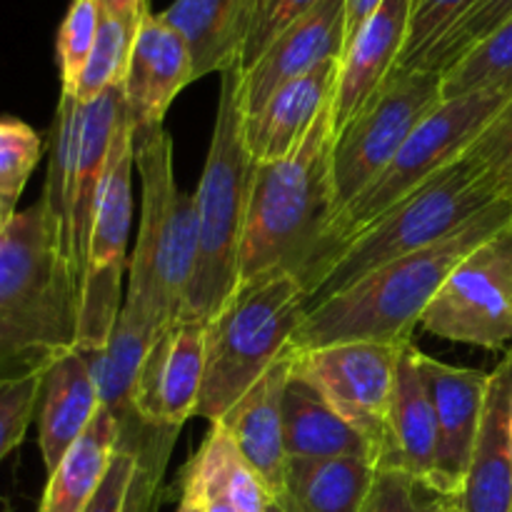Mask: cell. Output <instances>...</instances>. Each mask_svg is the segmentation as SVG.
Segmentation results:
<instances>
[{"instance_id":"cell-1","label":"cell","mask_w":512,"mask_h":512,"mask_svg":"<svg viewBox=\"0 0 512 512\" xmlns=\"http://www.w3.org/2000/svg\"><path fill=\"white\" fill-rule=\"evenodd\" d=\"M512 225V198H500L470 223L423 250L363 275L308 310L290 348L315 350L338 343H413L430 300L478 245Z\"/></svg>"},{"instance_id":"cell-2","label":"cell","mask_w":512,"mask_h":512,"mask_svg":"<svg viewBox=\"0 0 512 512\" xmlns=\"http://www.w3.org/2000/svg\"><path fill=\"white\" fill-rule=\"evenodd\" d=\"M80 348V293L43 200L0 230V378Z\"/></svg>"},{"instance_id":"cell-3","label":"cell","mask_w":512,"mask_h":512,"mask_svg":"<svg viewBox=\"0 0 512 512\" xmlns=\"http://www.w3.org/2000/svg\"><path fill=\"white\" fill-rule=\"evenodd\" d=\"M333 103L283 160L255 163L240 248V283L273 273L305 283L338 218L333 185Z\"/></svg>"},{"instance_id":"cell-4","label":"cell","mask_w":512,"mask_h":512,"mask_svg":"<svg viewBox=\"0 0 512 512\" xmlns=\"http://www.w3.org/2000/svg\"><path fill=\"white\" fill-rule=\"evenodd\" d=\"M255 160L245 140L240 68L220 73L213 138L195 198L198 255L180 320L208 325L240 285V248Z\"/></svg>"},{"instance_id":"cell-5","label":"cell","mask_w":512,"mask_h":512,"mask_svg":"<svg viewBox=\"0 0 512 512\" xmlns=\"http://www.w3.org/2000/svg\"><path fill=\"white\" fill-rule=\"evenodd\" d=\"M133 143L140 175V225L123 313L158 333L180 320L193 280L198 255L195 198L175 183L173 140L163 125H140Z\"/></svg>"},{"instance_id":"cell-6","label":"cell","mask_w":512,"mask_h":512,"mask_svg":"<svg viewBox=\"0 0 512 512\" xmlns=\"http://www.w3.org/2000/svg\"><path fill=\"white\" fill-rule=\"evenodd\" d=\"M308 290L298 275L273 273L240 283L205 325V375L198 418L220 423L278 363L305 318Z\"/></svg>"},{"instance_id":"cell-7","label":"cell","mask_w":512,"mask_h":512,"mask_svg":"<svg viewBox=\"0 0 512 512\" xmlns=\"http://www.w3.org/2000/svg\"><path fill=\"white\" fill-rule=\"evenodd\" d=\"M495 200H500V195L483 170L463 155L353 235L308 288L305 313L358 283L380 265L448 238Z\"/></svg>"},{"instance_id":"cell-8","label":"cell","mask_w":512,"mask_h":512,"mask_svg":"<svg viewBox=\"0 0 512 512\" xmlns=\"http://www.w3.org/2000/svg\"><path fill=\"white\" fill-rule=\"evenodd\" d=\"M512 100V88L478 90V93L448 98L415 128L408 143L400 148L393 163L358 195L350 200L335 218L328 240L320 250L318 260L305 278V290L323 273L325 265L338 255V250L353 235L368 228L370 223L388 213L393 205L408 198L425 180L443 173L445 168L463 158L470 145L490 128Z\"/></svg>"},{"instance_id":"cell-9","label":"cell","mask_w":512,"mask_h":512,"mask_svg":"<svg viewBox=\"0 0 512 512\" xmlns=\"http://www.w3.org/2000/svg\"><path fill=\"white\" fill-rule=\"evenodd\" d=\"M443 103V75L393 70L383 88L335 135L333 185L338 213L395 160L420 123Z\"/></svg>"},{"instance_id":"cell-10","label":"cell","mask_w":512,"mask_h":512,"mask_svg":"<svg viewBox=\"0 0 512 512\" xmlns=\"http://www.w3.org/2000/svg\"><path fill=\"white\" fill-rule=\"evenodd\" d=\"M135 125L128 113L118 125L108 168L95 205L88 263L80 285V348L95 350L108 343L123 310V275L128 268V238L133 223Z\"/></svg>"},{"instance_id":"cell-11","label":"cell","mask_w":512,"mask_h":512,"mask_svg":"<svg viewBox=\"0 0 512 512\" xmlns=\"http://www.w3.org/2000/svg\"><path fill=\"white\" fill-rule=\"evenodd\" d=\"M420 325L450 343L512 348V225L478 245L448 275Z\"/></svg>"},{"instance_id":"cell-12","label":"cell","mask_w":512,"mask_h":512,"mask_svg":"<svg viewBox=\"0 0 512 512\" xmlns=\"http://www.w3.org/2000/svg\"><path fill=\"white\" fill-rule=\"evenodd\" d=\"M405 345L338 343L315 350H293V368L378 448V463L388 445L395 375Z\"/></svg>"},{"instance_id":"cell-13","label":"cell","mask_w":512,"mask_h":512,"mask_svg":"<svg viewBox=\"0 0 512 512\" xmlns=\"http://www.w3.org/2000/svg\"><path fill=\"white\" fill-rule=\"evenodd\" d=\"M205 375V325H165L150 343L135 383L133 410L145 425L178 433L198 413Z\"/></svg>"},{"instance_id":"cell-14","label":"cell","mask_w":512,"mask_h":512,"mask_svg":"<svg viewBox=\"0 0 512 512\" xmlns=\"http://www.w3.org/2000/svg\"><path fill=\"white\" fill-rule=\"evenodd\" d=\"M418 365L438 420L433 493L458 498L483 425L490 373L455 368L418 350Z\"/></svg>"},{"instance_id":"cell-15","label":"cell","mask_w":512,"mask_h":512,"mask_svg":"<svg viewBox=\"0 0 512 512\" xmlns=\"http://www.w3.org/2000/svg\"><path fill=\"white\" fill-rule=\"evenodd\" d=\"M345 50V0H320L308 15L290 25L270 43L245 73L243 85L245 118L258 113L265 100L283 85L303 78L325 60L343 58Z\"/></svg>"},{"instance_id":"cell-16","label":"cell","mask_w":512,"mask_h":512,"mask_svg":"<svg viewBox=\"0 0 512 512\" xmlns=\"http://www.w3.org/2000/svg\"><path fill=\"white\" fill-rule=\"evenodd\" d=\"M195 83L193 58L188 43L175 28H170L160 13H145L135 33L128 73L123 78L125 113L135 128L163 125L165 113Z\"/></svg>"},{"instance_id":"cell-17","label":"cell","mask_w":512,"mask_h":512,"mask_svg":"<svg viewBox=\"0 0 512 512\" xmlns=\"http://www.w3.org/2000/svg\"><path fill=\"white\" fill-rule=\"evenodd\" d=\"M413 3L415 0H383V5L345 45L333 95L335 135L363 110V105L398 68L408 40Z\"/></svg>"},{"instance_id":"cell-18","label":"cell","mask_w":512,"mask_h":512,"mask_svg":"<svg viewBox=\"0 0 512 512\" xmlns=\"http://www.w3.org/2000/svg\"><path fill=\"white\" fill-rule=\"evenodd\" d=\"M293 348L225 413L220 428L233 440L240 458L250 465L270 498H278L285 483L288 455L283 438V395L293 373Z\"/></svg>"},{"instance_id":"cell-19","label":"cell","mask_w":512,"mask_h":512,"mask_svg":"<svg viewBox=\"0 0 512 512\" xmlns=\"http://www.w3.org/2000/svg\"><path fill=\"white\" fill-rule=\"evenodd\" d=\"M458 505L460 512H512V348L490 373L483 425Z\"/></svg>"},{"instance_id":"cell-20","label":"cell","mask_w":512,"mask_h":512,"mask_svg":"<svg viewBox=\"0 0 512 512\" xmlns=\"http://www.w3.org/2000/svg\"><path fill=\"white\" fill-rule=\"evenodd\" d=\"M338 70L340 58L325 60L303 78L283 85L265 100L258 113L245 118V140L255 163L288 158L303 143L320 110L333 103Z\"/></svg>"},{"instance_id":"cell-21","label":"cell","mask_w":512,"mask_h":512,"mask_svg":"<svg viewBox=\"0 0 512 512\" xmlns=\"http://www.w3.org/2000/svg\"><path fill=\"white\" fill-rule=\"evenodd\" d=\"M418 345L408 343L400 353L393 405L388 418V445L378 465L398 468L433 490L438 455V420L418 365Z\"/></svg>"},{"instance_id":"cell-22","label":"cell","mask_w":512,"mask_h":512,"mask_svg":"<svg viewBox=\"0 0 512 512\" xmlns=\"http://www.w3.org/2000/svg\"><path fill=\"white\" fill-rule=\"evenodd\" d=\"M100 410L98 388L83 350H70L45 368L38 400V445L45 473H53L70 445Z\"/></svg>"},{"instance_id":"cell-23","label":"cell","mask_w":512,"mask_h":512,"mask_svg":"<svg viewBox=\"0 0 512 512\" xmlns=\"http://www.w3.org/2000/svg\"><path fill=\"white\" fill-rule=\"evenodd\" d=\"M283 438L288 460L365 458L378 465V448L295 368L283 395Z\"/></svg>"},{"instance_id":"cell-24","label":"cell","mask_w":512,"mask_h":512,"mask_svg":"<svg viewBox=\"0 0 512 512\" xmlns=\"http://www.w3.org/2000/svg\"><path fill=\"white\" fill-rule=\"evenodd\" d=\"M255 0H173L160 18L178 30L193 58V78L238 65Z\"/></svg>"},{"instance_id":"cell-25","label":"cell","mask_w":512,"mask_h":512,"mask_svg":"<svg viewBox=\"0 0 512 512\" xmlns=\"http://www.w3.org/2000/svg\"><path fill=\"white\" fill-rule=\"evenodd\" d=\"M378 465L365 458L288 460L278 498L285 512H360Z\"/></svg>"},{"instance_id":"cell-26","label":"cell","mask_w":512,"mask_h":512,"mask_svg":"<svg viewBox=\"0 0 512 512\" xmlns=\"http://www.w3.org/2000/svg\"><path fill=\"white\" fill-rule=\"evenodd\" d=\"M120 445V425L100 405L93 423L70 445L58 468L48 475L38 512H85L103 485Z\"/></svg>"},{"instance_id":"cell-27","label":"cell","mask_w":512,"mask_h":512,"mask_svg":"<svg viewBox=\"0 0 512 512\" xmlns=\"http://www.w3.org/2000/svg\"><path fill=\"white\" fill-rule=\"evenodd\" d=\"M155 335L158 333L135 323L120 310V318L110 333L108 343L103 348L83 350L90 373H93L95 388H98L100 405L113 413V418L120 425V433H135L145 425L135 415L133 395L140 365H143L145 353H148Z\"/></svg>"},{"instance_id":"cell-28","label":"cell","mask_w":512,"mask_h":512,"mask_svg":"<svg viewBox=\"0 0 512 512\" xmlns=\"http://www.w3.org/2000/svg\"><path fill=\"white\" fill-rule=\"evenodd\" d=\"M80 130H83V103L75 95L60 93L53 125L48 138V175L43 185V200L48 218L53 223L58 243L73 268V208L78 188ZM78 283V280H75Z\"/></svg>"},{"instance_id":"cell-29","label":"cell","mask_w":512,"mask_h":512,"mask_svg":"<svg viewBox=\"0 0 512 512\" xmlns=\"http://www.w3.org/2000/svg\"><path fill=\"white\" fill-rule=\"evenodd\" d=\"M138 25L140 20H120L103 15L93 53H90L88 63H85L83 73H80L78 85H75L70 95H75L80 103H90V100L98 98L108 88L123 85Z\"/></svg>"},{"instance_id":"cell-30","label":"cell","mask_w":512,"mask_h":512,"mask_svg":"<svg viewBox=\"0 0 512 512\" xmlns=\"http://www.w3.org/2000/svg\"><path fill=\"white\" fill-rule=\"evenodd\" d=\"M498 88H512V18L443 73V100Z\"/></svg>"},{"instance_id":"cell-31","label":"cell","mask_w":512,"mask_h":512,"mask_svg":"<svg viewBox=\"0 0 512 512\" xmlns=\"http://www.w3.org/2000/svg\"><path fill=\"white\" fill-rule=\"evenodd\" d=\"M512 18V0H475L473 8L435 43V48L425 55L415 70H433L448 73L458 60L473 48H478L485 38L503 28Z\"/></svg>"},{"instance_id":"cell-32","label":"cell","mask_w":512,"mask_h":512,"mask_svg":"<svg viewBox=\"0 0 512 512\" xmlns=\"http://www.w3.org/2000/svg\"><path fill=\"white\" fill-rule=\"evenodd\" d=\"M43 155V138L18 118H0V198L15 210L35 165Z\"/></svg>"},{"instance_id":"cell-33","label":"cell","mask_w":512,"mask_h":512,"mask_svg":"<svg viewBox=\"0 0 512 512\" xmlns=\"http://www.w3.org/2000/svg\"><path fill=\"white\" fill-rule=\"evenodd\" d=\"M100 20H103V10H100L98 0H73L70 3L58 30V65L60 80H63L60 93H73L78 85L80 73L93 53Z\"/></svg>"},{"instance_id":"cell-34","label":"cell","mask_w":512,"mask_h":512,"mask_svg":"<svg viewBox=\"0 0 512 512\" xmlns=\"http://www.w3.org/2000/svg\"><path fill=\"white\" fill-rule=\"evenodd\" d=\"M475 0H415L410 13L408 40L398 70H415L440 38L473 8Z\"/></svg>"},{"instance_id":"cell-35","label":"cell","mask_w":512,"mask_h":512,"mask_svg":"<svg viewBox=\"0 0 512 512\" xmlns=\"http://www.w3.org/2000/svg\"><path fill=\"white\" fill-rule=\"evenodd\" d=\"M43 373L0 378V463L25 440L38 413Z\"/></svg>"},{"instance_id":"cell-36","label":"cell","mask_w":512,"mask_h":512,"mask_svg":"<svg viewBox=\"0 0 512 512\" xmlns=\"http://www.w3.org/2000/svg\"><path fill=\"white\" fill-rule=\"evenodd\" d=\"M318 3L320 0H255L253 18H250L248 35H245L243 50H240L238 58L240 73L253 68L255 60L270 48V43L283 30L298 23L303 15H308Z\"/></svg>"},{"instance_id":"cell-37","label":"cell","mask_w":512,"mask_h":512,"mask_svg":"<svg viewBox=\"0 0 512 512\" xmlns=\"http://www.w3.org/2000/svg\"><path fill=\"white\" fill-rule=\"evenodd\" d=\"M440 500L443 498L438 493H433L413 475L378 465L373 488L360 512H433Z\"/></svg>"},{"instance_id":"cell-38","label":"cell","mask_w":512,"mask_h":512,"mask_svg":"<svg viewBox=\"0 0 512 512\" xmlns=\"http://www.w3.org/2000/svg\"><path fill=\"white\" fill-rule=\"evenodd\" d=\"M465 155L483 170L500 198H512V100Z\"/></svg>"},{"instance_id":"cell-39","label":"cell","mask_w":512,"mask_h":512,"mask_svg":"<svg viewBox=\"0 0 512 512\" xmlns=\"http://www.w3.org/2000/svg\"><path fill=\"white\" fill-rule=\"evenodd\" d=\"M135 475H138V460H135L133 453L118 445L113 465H110L103 485H100L93 503L88 505L85 512H128L130 500H133Z\"/></svg>"},{"instance_id":"cell-40","label":"cell","mask_w":512,"mask_h":512,"mask_svg":"<svg viewBox=\"0 0 512 512\" xmlns=\"http://www.w3.org/2000/svg\"><path fill=\"white\" fill-rule=\"evenodd\" d=\"M383 5V0H345V45L353 40L360 25Z\"/></svg>"},{"instance_id":"cell-41","label":"cell","mask_w":512,"mask_h":512,"mask_svg":"<svg viewBox=\"0 0 512 512\" xmlns=\"http://www.w3.org/2000/svg\"><path fill=\"white\" fill-rule=\"evenodd\" d=\"M100 10L108 18L120 20H140L148 8V0H98Z\"/></svg>"},{"instance_id":"cell-42","label":"cell","mask_w":512,"mask_h":512,"mask_svg":"<svg viewBox=\"0 0 512 512\" xmlns=\"http://www.w3.org/2000/svg\"><path fill=\"white\" fill-rule=\"evenodd\" d=\"M175 512H208L203 490H200V485L185 473H183V498H180V505Z\"/></svg>"},{"instance_id":"cell-43","label":"cell","mask_w":512,"mask_h":512,"mask_svg":"<svg viewBox=\"0 0 512 512\" xmlns=\"http://www.w3.org/2000/svg\"><path fill=\"white\" fill-rule=\"evenodd\" d=\"M18 213V210H13V208H8V205H5V200L0 198V230L5 228V225L10 223V220H13V215Z\"/></svg>"},{"instance_id":"cell-44","label":"cell","mask_w":512,"mask_h":512,"mask_svg":"<svg viewBox=\"0 0 512 512\" xmlns=\"http://www.w3.org/2000/svg\"><path fill=\"white\" fill-rule=\"evenodd\" d=\"M433 512H460L458 498H443Z\"/></svg>"},{"instance_id":"cell-45","label":"cell","mask_w":512,"mask_h":512,"mask_svg":"<svg viewBox=\"0 0 512 512\" xmlns=\"http://www.w3.org/2000/svg\"><path fill=\"white\" fill-rule=\"evenodd\" d=\"M268 512H285V510L280 508V505L275 503V500H270V505H268Z\"/></svg>"}]
</instances>
